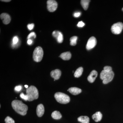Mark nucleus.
<instances>
[{"label": "nucleus", "mask_w": 123, "mask_h": 123, "mask_svg": "<svg viewBox=\"0 0 123 123\" xmlns=\"http://www.w3.org/2000/svg\"><path fill=\"white\" fill-rule=\"evenodd\" d=\"M12 106L16 112L21 115H26L28 107L21 101L14 100L12 102Z\"/></svg>", "instance_id": "1"}, {"label": "nucleus", "mask_w": 123, "mask_h": 123, "mask_svg": "<svg viewBox=\"0 0 123 123\" xmlns=\"http://www.w3.org/2000/svg\"><path fill=\"white\" fill-rule=\"evenodd\" d=\"M26 93L28 97V101H33L34 99H37L38 98V91L34 86H30L26 89Z\"/></svg>", "instance_id": "2"}, {"label": "nucleus", "mask_w": 123, "mask_h": 123, "mask_svg": "<svg viewBox=\"0 0 123 123\" xmlns=\"http://www.w3.org/2000/svg\"><path fill=\"white\" fill-rule=\"evenodd\" d=\"M114 76L113 71L107 72L103 70L100 74V78L103 80V83L104 84H107L112 80Z\"/></svg>", "instance_id": "3"}, {"label": "nucleus", "mask_w": 123, "mask_h": 123, "mask_svg": "<svg viewBox=\"0 0 123 123\" xmlns=\"http://www.w3.org/2000/svg\"><path fill=\"white\" fill-rule=\"evenodd\" d=\"M56 100L59 103L62 104H66L68 103L70 101V97L65 94L62 92H58L55 94Z\"/></svg>", "instance_id": "4"}, {"label": "nucleus", "mask_w": 123, "mask_h": 123, "mask_svg": "<svg viewBox=\"0 0 123 123\" xmlns=\"http://www.w3.org/2000/svg\"><path fill=\"white\" fill-rule=\"evenodd\" d=\"M43 55V49L40 47L36 48L33 53V59L36 62H40L42 61Z\"/></svg>", "instance_id": "5"}, {"label": "nucleus", "mask_w": 123, "mask_h": 123, "mask_svg": "<svg viewBox=\"0 0 123 123\" xmlns=\"http://www.w3.org/2000/svg\"><path fill=\"white\" fill-rule=\"evenodd\" d=\"M123 29V24L119 22L113 24L111 26V31L114 34H119L121 33Z\"/></svg>", "instance_id": "6"}, {"label": "nucleus", "mask_w": 123, "mask_h": 123, "mask_svg": "<svg viewBox=\"0 0 123 123\" xmlns=\"http://www.w3.org/2000/svg\"><path fill=\"white\" fill-rule=\"evenodd\" d=\"M47 7L49 12H54L57 8V2L54 0H49L47 1Z\"/></svg>", "instance_id": "7"}, {"label": "nucleus", "mask_w": 123, "mask_h": 123, "mask_svg": "<svg viewBox=\"0 0 123 123\" xmlns=\"http://www.w3.org/2000/svg\"><path fill=\"white\" fill-rule=\"evenodd\" d=\"M97 43V40L96 38L94 37H91L88 40L86 45L87 50H90L94 48Z\"/></svg>", "instance_id": "8"}, {"label": "nucleus", "mask_w": 123, "mask_h": 123, "mask_svg": "<svg viewBox=\"0 0 123 123\" xmlns=\"http://www.w3.org/2000/svg\"><path fill=\"white\" fill-rule=\"evenodd\" d=\"M0 17L4 24L7 25L9 24L11 21V17L8 14L5 13L1 14L0 15Z\"/></svg>", "instance_id": "9"}, {"label": "nucleus", "mask_w": 123, "mask_h": 123, "mask_svg": "<svg viewBox=\"0 0 123 123\" xmlns=\"http://www.w3.org/2000/svg\"><path fill=\"white\" fill-rule=\"evenodd\" d=\"M50 75L52 77L54 78L55 80H58L61 76V71L58 69L52 70L51 72Z\"/></svg>", "instance_id": "10"}, {"label": "nucleus", "mask_w": 123, "mask_h": 123, "mask_svg": "<svg viewBox=\"0 0 123 123\" xmlns=\"http://www.w3.org/2000/svg\"><path fill=\"white\" fill-rule=\"evenodd\" d=\"M98 76V73L96 70H92L87 78L88 81L90 83H93L95 80Z\"/></svg>", "instance_id": "11"}, {"label": "nucleus", "mask_w": 123, "mask_h": 123, "mask_svg": "<svg viewBox=\"0 0 123 123\" xmlns=\"http://www.w3.org/2000/svg\"><path fill=\"white\" fill-rule=\"evenodd\" d=\"M44 112V108L43 105L40 104L38 105L36 109V113L39 117H41L43 115Z\"/></svg>", "instance_id": "12"}, {"label": "nucleus", "mask_w": 123, "mask_h": 123, "mask_svg": "<svg viewBox=\"0 0 123 123\" xmlns=\"http://www.w3.org/2000/svg\"><path fill=\"white\" fill-rule=\"evenodd\" d=\"M68 91L74 95H77L81 93L82 91L80 89L76 87H72L69 88Z\"/></svg>", "instance_id": "13"}, {"label": "nucleus", "mask_w": 123, "mask_h": 123, "mask_svg": "<svg viewBox=\"0 0 123 123\" xmlns=\"http://www.w3.org/2000/svg\"><path fill=\"white\" fill-rule=\"evenodd\" d=\"M102 118V115L100 111H98L92 116V118L95 121L98 122L100 121Z\"/></svg>", "instance_id": "14"}, {"label": "nucleus", "mask_w": 123, "mask_h": 123, "mask_svg": "<svg viewBox=\"0 0 123 123\" xmlns=\"http://www.w3.org/2000/svg\"><path fill=\"white\" fill-rule=\"evenodd\" d=\"M71 56L72 55L69 52H66L62 53L60 57L64 60H68L71 59Z\"/></svg>", "instance_id": "15"}, {"label": "nucleus", "mask_w": 123, "mask_h": 123, "mask_svg": "<svg viewBox=\"0 0 123 123\" xmlns=\"http://www.w3.org/2000/svg\"><path fill=\"white\" fill-rule=\"evenodd\" d=\"M78 120L81 123H89L90 119L88 116H81L78 118Z\"/></svg>", "instance_id": "16"}, {"label": "nucleus", "mask_w": 123, "mask_h": 123, "mask_svg": "<svg viewBox=\"0 0 123 123\" xmlns=\"http://www.w3.org/2000/svg\"><path fill=\"white\" fill-rule=\"evenodd\" d=\"M52 117L55 119H60L62 117V116L59 111H55L52 112L51 114Z\"/></svg>", "instance_id": "17"}, {"label": "nucleus", "mask_w": 123, "mask_h": 123, "mask_svg": "<svg viewBox=\"0 0 123 123\" xmlns=\"http://www.w3.org/2000/svg\"><path fill=\"white\" fill-rule=\"evenodd\" d=\"M90 0H82L81 1V4L82 6L85 10H87L89 7V3Z\"/></svg>", "instance_id": "18"}, {"label": "nucleus", "mask_w": 123, "mask_h": 123, "mask_svg": "<svg viewBox=\"0 0 123 123\" xmlns=\"http://www.w3.org/2000/svg\"><path fill=\"white\" fill-rule=\"evenodd\" d=\"M83 71V68L82 67L78 68L74 73V77L76 78H79L82 74Z\"/></svg>", "instance_id": "19"}, {"label": "nucleus", "mask_w": 123, "mask_h": 123, "mask_svg": "<svg viewBox=\"0 0 123 123\" xmlns=\"http://www.w3.org/2000/svg\"><path fill=\"white\" fill-rule=\"evenodd\" d=\"M78 37L77 36H74L72 37L70 39V44L72 46H75L77 44V40Z\"/></svg>", "instance_id": "20"}, {"label": "nucleus", "mask_w": 123, "mask_h": 123, "mask_svg": "<svg viewBox=\"0 0 123 123\" xmlns=\"http://www.w3.org/2000/svg\"><path fill=\"white\" fill-rule=\"evenodd\" d=\"M56 39L57 40V42L59 43H61L63 42V36L61 32H60L59 35Z\"/></svg>", "instance_id": "21"}, {"label": "nucleus", "mask_w": 123, "mask_h": 123, "mask_svg": "<svg viewBox=\"0 0 123 123\" xmlns=\"http://www.w3.org/2000/svg\"><path fill=\"white\" fill-rule=\"evenodd\" d=\"M5 122L6 123H15L13 119L9 116H7L5 119Z\"/></svg>", "instance_id": "22"}, {"label": "nucleus", "mask_w": 123, "mask_h": 123, "mask_svg": "<svg viewBox=\"0 0 123 123\" xmlns=\"http://www.w3.org/2000/svg\"><path fill=\"white\" fill-rule=\"evenodd\" d=\"M18 42V38L17 36H15L14 37L13 39V44L12 46L15 47V45L17 44Z\"/></svg>", "instance_id": "23"}, {"label": "nucleus", "mask_w": 123, "mask_h": 123, "mask_svg": "<svg viewBox=\"0 0 123 123\" xmlns=\"http://www.w3.org/2000/svg\"><path fill=\"white\" fill-rule=\"evenodd\" d=\"M60 32V31H54L52 33V36L54 37L56 39L58 37V36L59 35Z\"/></svg>", "instance_id": "24"}, {"label": "nucleus", "mask_w": 123, "mask_h": 123, "mask_svg": "<svg viewBox=\"0 0 123 123\" xmlns=\"http://www.w3.org/2000/svg\"><path fill=\"white\" fill-rule=\"evenodd\" d=\"M20 97L24 99L25 101H28V97L26 94L25 95L23 93H22L20 95Z\"/></svg>", "instance_id": "25"}, {"label": "nucleus", "mask_w": 123, "mask_h": 123, "mask_svg": "<svg viewBox=\"0 0 123 123\" xmlns=\"http://www.w3.org/2000/svg\"><path fill=\"white\" fill-rule=\"evenodd\" d=\"M32 37H34V38H35L36 37V35L35 33L34 32H31L29 35L27 36V39H30Z\"/></svg>", "instance_id": "26"}, {"label": "nucleus", "mask_w": 123, "mask_h": 123, "mask_svg": "<svg viewBox=\"0 0 123 123\" xmlns=\"http://www.w3.org/2000/svg\"><path fill=\"white\" fill-rule=\"evenodd\" d=\"M104 70H105L107 72H111L112 71V69L111 66H106L104 68Z\"/></svg>", "instance_id": "27"}, {"label": "nucleus", "mask_w": 123, "mask_h": 123, "mask_svg": "<svg viewBox=\"0 0 123 123\" xmlns=\"http://www.w3.org/2000/svg\"><path fill=\"white\" fill-rule=\"evenodd\" d=\"M22 89V87L21 86H15L14 88V90L17 92H19Z\"/></svg>", "instance_id": "28"}, {"label": "nucleus", "mask_w": 123, "mask_h": 123, "mask_svg": "<svg viewBox=\"0 0 123 123\" xmlns=\"http://www.w3.org/2000/svg\"><path fill=\"white\" fill-rule=\"evenodd\" d=\"M34 24H33V23H32V24H29L27 26V28H28L29 30L30 31L33 30V28H34Z\"/></svg>", "instance_id": "29"}, {"label": "nucleus", "mask_w": 123, "mask_h": 123, "mask_svg": "<svg viewBox=\"0 0 123 123\" xmlns=\"http://www.w3.org/2000/svg\"><path fill=\"white\" fill-rule=\"evenodd\" d=\"M85 25V23H84L83 22L81 21H80L78 22V24L77 25V26H78V27H82L84 26Z\"/></svg>", "instance_id": "30"}, {"label": "nucleus", "mask_w": 123, "mask_h": 123, "mask_svg": "<svg viewBox=\"0 0 123 123\" xmlns=\"http://www.w3.org/2000/svg\"><path fill=\"white\" fill-rule=\"evenodd\" d=\"M81 15V13L79 12H78L75 13L74 14V17H75L78 18Z\"/></svg>", "instance_id": "31"}, {"label": "nucleus", "mask_w": 123, "mask_h": 123, "mask_svg": "<svg viewBox=\"0 0 123 123\" xmlns=\"http://www.w3.org/2000/svg\"><path fill=\"white\" fill-rule=\"evenodd\" d=\"M27 44H29V45H31V44H32V43H33V41H32L31 39H29L27 40Z\"/></svg>", "instance_id": "32"}, {"label": "nucleus", "mask_w": 123, "mask_h": 123, "mask_svg": "<svg viewBox=\"0 0 123 123\" xmlns=\"http://www.w3.org/2000/svg\"><path fill=\"white\" fill-rule=\"evenodd\" d=\"M1 1H3V2H10V1H11V0H1Z\"/></svg>", "instance_id": "33"}, {"label": "nucleus", "mask_w": 123, "mask_h": 123, "mask_svg": "<svg viewBox=\"0 0 123 123\" xmlns=\"http://www.w3.org/2000/svg\"><path fill=\"white\" fill-rule=\"evenodd\" d=\"M25 88H26V89H27V88H29V87H28V86L27 85H25Z\"/></svg>", "instance_id": "34"}, {"label": "nucleus", "mask_w": 123, "mask_h": 123, "mask_svg": "<svg viewBox=\"0 0 123 123\" xmlns=\"http://www.w3.org/2000/svg\"><path fill=\"white\" fill-rule=\"evenodd\" d=\"M122 10H123V8L122 9Z\"/></svg>", "instance_id": "35"}]
</instances>
